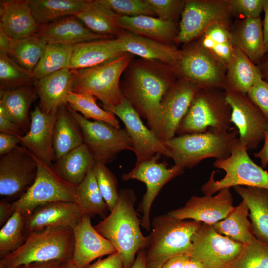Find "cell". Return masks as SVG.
<instances>
[{"label":"cell","instance_id":"cell-1","mask_svg":"<svg viewBox=\"0 0 268 268\" xmlns=\"http://www.w3.org/2000/svg\"><path fill=\"white\" fill-rule=\"evenodd\" d=\"M126 70L120 83L124 97L161 139V102L177 80L173 67L157 61L132 59Z\"/></svg>","mask_w":268,"mask_h":268},{"label":"cell","instance_id":"cell-2","mask_svg":"<svg viewBox=\"0 0 268 268\" xmlns=\"http://www.w3.org/2000/svg\"><path fill=\"white\" fill-rule=\"evenodd\" d=\"M134 191L123 189L119 192L116 204L110 214L95 225V229L108 239L120 255L124 268H130L137 254L147 244V236L140 229L141 219L134 209Z\"/></svg>","mask_w":268,"mask_h":268},{"label":"cell","instance_id":"cell-3","mask_svg":"<svg viewBox=\"0 0 268 268\" xmlns=\"http://www.w3.org/2000/svg\"><path fill=\"white\" fill-rule=\"evenodd\" d=\"M201 224L192 220L178 219L168 213L155 217L144 249L146 268H161L174 257L188 256L192 238Z\"/></svg>","mask_w":268,"mask_h":268},{"label":"cell","instance_id":"cell-4","mask_svg":"<svg viewBox=\"0 0 268 268\" xmlns=\"http://www.w3.org/2000/svg\"><path fill=\"white\" fill-rule=\"evenodd\" d=\"M238 136L235 127L228 131L210 128L204 132L174 136L164 142L174 165L191 168L205 159L228 158Z\"/></svg>","mask_w":268,"mask_h":268},{"label":"cell","instance_id":"cell-5","mask_svg":"<svg viewBox=\"0 0 268 268\" xmlns=\"http://www.w3.org/2000/svg\"><path fill=\"white\" fill-rule=\"evenodd\" d=\"M74 243L70 227L30 233L21 247L0 259V268H16L34 262L66 261L73 258Z\"/></svg>","mask_w":268,"mask_h":268},{"label":"cell","instance_id":"cell-6","mask_svg":"<svg viewBox=\"0 0 268 268\" xmlns=\"http://www.w3.org/2000/svg\"><path fill=\"white\" fill-rule=\"evenodd\" d=\"M133 55L125 53L93 67L73 70L75 77L72 91L93 95L109 111L124 97L120 88V78Z\"/></svg>","mask_w":268,"mask_h":268},{"label":"cell","instance_id":"cell-7","mask_svg":"<svg viewBox=\"0 0 268 268\" xmlns=\"http://www.w3.org/2000/svg\"><path fill=\"white\" fill-rule=\"evenodd\" d=\"M231 109L225 92L199 88L176 132L179 135L204 132L210 128L228 131L232 128Z\"/></svg>","mask_w":268,"mask_h":268},{"label":"cell","instance_id":"cell-8","mask_svg":"<svg viewBox=\"0 0 268 268\" xmlns=\"http://www.w3.org/2000/svg\"><path fill=\"white\" fill-rule=\"evenodd\" d=\"M247 151L238 138L232 145L230 155L215 160L214 166L224 170L225 174L216 180L215 171L212 172L201 188L204 195H213L222 189L237 186L268 189V172L253 162Z\"/></svg>","mask_w":268,"mask_h":268},{"label":"cell","instance_id":"cell-9","mask_svg":"<svg viewBox=\"0 0 268 268\" xmlns=\"http://www.w3.org/2000/svg\"><path fill=\"white\" fill-rule=\"evenodd\" d=\"M32 155L37 165L36 179L22 196L12 202L13 209L27 216L47 203L67 201L78 203L77 186L64 180L53 165H49Z\"/></svg>","mask_w":268,"mask_h":268},{"label":"cell","instance_id":"cell-10","mask_svg":"<svg viewBox=\"0 0 268 268\" xmlns=\"http://www.w3.org/2000/svg\"><path fill=\"white\" fill-rule=\"evenodd\" d=\"M172 67L179 78L200 88H225L226 66L200 41L181 50Z\"/></svg>","mask_w":268,"mask_h":268},{"label":"cell","instance_id":"cell-11","mask_svg":"<svg viewBox=\"0 0 268 268\" xmlns=\"http://www.w3.org/2000/svg\"><path fill=\"white\" fill-rule=\"evenodd\" d=\"M67 107L80 129L83 143L95 162L106 164L121 151H133L132 140L125 129L117 128L103 121L87 119L67 104Z\"/></svg>","mask_w":268,"mask_h":268},{"label":"cell","instance_id":"cell-12","mask_svg":"<svg viewBox=\"0 0 268 268\" xmlns=\"http://www.w3.org/2000/svg\"><path fill=\"white\" fill-rule=\"evenodd\" d=\"M188 256L205 268H235L245 245L220 234L212 225L202 223L194 234Z\"/></svg>","mask_w":268,"mask_h":268},{"label":"cell","instance_id":"cell-13","mask_svg":"<svg viewBox=\"0 0 268 268\" xmlns=\"http://www.w3.org/2000/svg\"><path fill=\"white\" fill-rule=\"evenodd\" d=\"M230 14L228 0H186L178 33L174 41L187 44L201 36L214 24L228 26Z\"/></svg>","mask_w":268,"mask_h":268},{"label":"cell","instance_id":"cell-14","mask_svg":"<svg viewBox=\"0 0 268 268\" xmlns=\"http://www.w3.org/2000/svg\"><path fill=\"white\" fill-rule=\"evenodd\" d=\"M160 157L156 155L150 159L136 163L132 170L122 176L124 181L135 179L146 185V191L138 210L142 214L141 225L147 231L150 230V210L155 198L164 185L182 174L184 170L176 165L168 168L166 162H159Z\"/></svg>","mask_w":268,"mask_h":268},{"label":"cell","instance_id":"cell-15","mask_svg":"<svg viewBox=\"0 0 268 268\" xmlns=\"http://www.w3.org/2000/svg\"><path fill=\"white\" fill-rule=\"evenodd\" d=\"M231 109V121L239 133V139L247 150L256 149L268 132V120L248 98L246 93L225 90Z\"/></svg>","mask_w":268,"mask_h":268},{"label":"cell","instance_id":"cell-16","mask_svg":"<svg viewBox=\"0 0 268 268\" xmlns=\"http://www.w3.org/2000/svg\"><path fill=\"white\" fill-rule=\"evenodd\" d=\"M37 173L31 152L18 146L0 160V195L18 199L33 184Z\"/></svg>","mask_w":268,"mask_h":268},{"label":"cell","instance_id":"cell-17","mask_svg":"<svg viewBox=\"0 0 268 268\" xmlns=\"http://www.w3.org/2000/svg\"><path fill=\"white\" fill-rule=\"evenodd\" d=\"M109 111L119 117L125 125L132 142L133 151L136 163L150 159L156 155L168 157L164 142L143 123L131 104L125 98L118 105Z\"/></svg>","mask_w":268,"mask_h":268},{"label":"cell","instance_id":"cell-18","mask_svg":"<svg viewBox=\"0 0 268 268\" xmlns=\"http://www.w3.org/2000/svg\"><path fill=\"white\" fill-rule=\"evenodd\" d=\"M234 207L230 188H225L215 195L193 196L183 206L168 214L178 219H190L213 225L224 219Z\"/></svg>","mask_w":268,"mask_h":268},{"label":"cell","instance_id":"cell-19","mask_svg":"<svg viewBox=\"0 0 268 268\" xmlns=\"http://www.w3.org/2000/svg\"><path fill=\"white\" fill-rule=\"evenodd\" d=\"M84 214L79 205L67 201H57L43 204L27 216V234L48 229L73 228Z\"/></svg>","mask_w":268,"mask_h":268},{"label":"cell","instance_id":"cell-20","mask_svg":"<svg viewBox=\"0 0 268 268\" xmlns=\"http://www.w3.org/2000/svg\"><path fill=\"white\" fill-rule=\"evenodd\" d=\"M199 88L179 78L165 93L161 102L162 141L164 142L175 136L181 121Z\"/></svg>","mask_w":268,"mask_h":268},{"label":"cell","instance_id":"cell-21","mask_svg":"<svg viewBox=\"0 0 268 268\" xmlns=\"http://www.w3.org/2000/svg\"><path fill=\"white\" fill-rule=\"evenodd\" d=\"M58 111L51 114L43 112L39 105L30 113L29 129L20 137V144L44 163L53 165V137Z\"/></svg>","mask_w":268,"mask_h":268},{"label":"cell","instance_id":"cell-22","mask_svg":"<svg viewBox=\"0 0 268 268\" xmlns=\"http://www.w3.org/2000/svg\"><path fill=\"white\" fill-rule=\"evenodd\" d=\"M73 231L74 243L72 259L83 268L97 258L117 252L113 244L92 226L91 216L88 214L83 215Z\"/></svg>","mask_w":268,"mask_h":268},{"label":"cell","instance_id":"cell-23","mask_svg":"<svg viewBox=\"0 0 268 268\" xmlns=\"http://www.w3.org/2000/svg\"><path fill=\"white\" fill-rule=\"evenodd\" d=\"M74 77L72 69L65 68L33 81L43 112L51 114L67 104Z\"/></svg>","mask_w":268,"mask_h":268},{"label":"cell","instance_id":"cell-24","mask_svg":"<svg viewBox=\"0 0 268 268\" xmlns=\"http://www.w3.org/2000/svg\"><path fill=\"white\" fill-rule=\"evenodd\" d=\"M122 51L142 59L157 61L174 66L181 50L175 46L122 29L116 37Z\"/></svg>","mask_w":268,"mask_h":268},{"label":"cell","instance_id":"cell-25","mask_svg":"<svg viewBox=\"0 0 268 268\" xmlns=\"http://www.w3.org/2000/svg\"><path fill=\"white\" fill-rule=\"evenodd\" d=\"M35 35L47 43H59L72 45L91 41L115 38L93 32L74 15L40 26Z\"/></svg>","mask_w":268,"mask_h":268},{"label":"cell","instance_id":"cell-26","mask_svg":"<svg viewBox=\"0 0 268 268\" xmlns=\"http://www.w3.org/2000/svg\"><path fill=\"white\" fill-rule=\"evenodd\" d=\"M0 29L13 40L34 35L40 26L28 0H0Z\"/></svg>","mask_w":268,"mask_h":268},{"label":"cell","instance_id":"cell-27","mask_svg":"<svg viewBox=\"0 0 268 268\" xmlns=\"http://www.w3.org/2000/svg\"><path fill=\"white\" fill-rule=\"evenodd\" d=\"M116 37L73 45L69 69L87 68L124 54Z\"/></svg>","mask_w":268,"mask_h":268},{"label":"cell","instance_id":"cell-28","mask_svg":"<svg viewBox=\"0 0 268 268\" xmlns=\"http://www.w3.org/2000/svg\"><path fill=\"white\" fill-rule=\"evenodd\" d=\"M38 95L31 84L0 90V110L26 133L29 129V109Z\"/></svg>","mask_w":268,"mask_h":268},{"label":"cell","instance_id":"cell-29","mask_svg":"<svg viewBox=\"0 0 268 268\" xmlns=\"http://www.w3.org/2000/svg\"><path fill=\"white\" fill-rule=\"evenodd\" d=\"M263 23L260 17L243 19L230 31L233 46L254 64L260 62L266 53Z\"/></svg>","mask_w":268,"mask_h":268},{"label":"cell","instance_id":"cell-30","mask_svg":"<svg viewBox=\"0 0 268 268\" xmlns=\"http://www.w3.org/2000/svg\"><path fill=\"white\" fill-rule=\"evenodd\" d=\"M233 188L248 207L254 236L268 243V189L241 186Z\"/></svg>","mask_w":268,"mask_h":268},{"label":"cell","instance_id":"cell-31","mask_svg":"<svg viewBox=\"0 0 268 268\" xmlns=\"http://www.w3.org/2000/svg\"><path fill=\"white\" fill-rule=\"evenodd\" d=\"M83 144L81 131L69 111L67 104L61 107L55 121L53 137V159L56 161Z\"/></svg>","mask_w":268,"mask_h":268},{"label":"cell","instance_id":"cell-32","mask_svg":"<svg viewBox=\"0 0 268 268\" xmlns=\"http://www.w3.org/2000/svg\"><path fill=\"white\" fill-rule=\"evenodd\" d=\"M119 24L123 29L166 44L174 41L179 31L176 23L150 16H120Z\"/></svg>","mask_w":268,"mask_h":268},{"label":"cell","instance_id":"cell-33","mask_svg":"<svg viewBox=\"0 0 268 268\" xmlns=\"http://www.w3.org/2000/svg\"><path fill=\"white\" fill-rule=\"evenodd\" d=\"M226 72L225 89L243 93H247L256 81L262 78L259 67L234 46L226 65Z\"/></svg>","mask_w":268,"mask_h":268},{"label":"cell","instance_id":"cell-34","mask_svg":"<svg viewBox=\"0 0 268 268\" xmlns=\"http://www.w3.org/2000/svg\"><path fill=\"white\" fill-rule=\"evenodd\" d=\"M75 16L90 30L98 34L116 37L123 29L119 24L120 16L99 0H87Z\"/></svg>","mask_w":268,"mask_h":268},{"label":"cell","instance_id":"cell-35","mask_svg":"<svg viewBox=\"0 0 268 268\" xmlns=\"http://www.w3.org/2000/svg\"><path fill=\"white\" fill-rule=\"evenodd\" d=\"M95 161L83 143L56 160L53 167L66 181L78 185L93 169Z\"/></svg>","mask_w":268,"mask_h":268},{"label":"cell","instance_id":"cell-36","mask_svg":"<svg viewBox=\"0 0 268 268\" xmlns=\"http://www.w3.org/2000/svg\"><path fill=\"white\" fill-rule=\"evenodd\" d=\"M249 216L248 207L242 201L224 219L212 226L220 234L246 245L255 237Z\"/></svg>","mask_w":268,"mask_h":268},{"label":"cell","instance_id":"cell-37","mask_svg":"<svg viewBox=\"0 0 268 268\" xmlns=\"http://www.w3.org/2000/svg\"><path fill=\"white\" fill-rule=\"evenodd\" d=\"M32 13L40 25L75 16L87 0H28Z\"/></svg>","mask_w":268,"mask_h":268},{"label":"cell","instance_id":"cell-38","mask_svg":"<svg viewBox=\"0 0 268 268\" xmlns=\"http://www.w3.org/2000/svg\"><path fill=\"white\" fill-rule=\"evenodd\" d=\"M73 45L59 43H47L45 51L33 70L34 81L70 66Z\"/></svg>","mask_w":268,"mask_h":268},{"label":"cell","instance_id":"cell-39","mask_svg":"<svg viewBox=\"0 0 268 268\" xmlns=\"http://www.w3.org/2000/svg\"><path fill=\"white\" fill-rule=\"evenodd\" d=\"M47 44L35 34L13 40L8 55L22 67L33 72L43 56Z\"/></svg>","mask_w":268,"mask_h":268},{"label":"cell","instance_id":"cell-40","mask_svg":"<svg viewBox=\"0 0 268 268\" xmlns=\"http://www.w3.org/2000/svg\"><path fill=\"white\" fill-rule=\"evenodd\" d=\"M78 204L90 216H107L108 207L99 189L93 169L77 186Z\"/></svg>","mask_w":268,"mask_h":268},{"label":"cell","instance_id":"cell-41","mask_svg":"<svg viewBox=\"0 0 268 268\" xmlns=\"http://www.w3.org/2000/svg\"><path fill=\"white\" fill-rule=\"evenodd\" d=\"M201 36L200 42L201 45L226 66L234 48L228 26L214 24Z\"/></svg>","mask_w":268,"mask_h":268},{"label":"cell","instance_id":"cell-42","mask_svg":"<svg viewBox=\"0 0 268 268\" xmlns=\"http://www.w3.org/2000/svg\"><path fill=\"white\" fill-rule=\"evenodd\" d=\"M97 99L92 95L70 92L67 97V104L73 111L87 119L103 121L120 128L116 116L111 112L103 109L96 103Z\"/></svg>","mask_w":268,"mask_h":268},{"label":"cell","instance_id":"cell-43","mask_svg":"<svg viewBox=\"0 0 268 268\" xmlns=\"http://www.w3.org/2000/svg\"><path fill=\"white\" fill-rule=\"evenodd\" d=\"M27 216L15 210L0 230V259L16 251L27 236L25 229Z\"/></svg>","mask_w":268,"mask_h":268},{"label":"cell","instance_id":"cell-44","mask_svg":"<svg viewBox=\"0 0 268 268\" xmlns=\"http://www.w3.org/2000/svg\"><path fill=\"white\" fill-rule=\"evenodd\" d=\"M32 72L20 66L8 54L0 53V89H10L31 84Z\"/></svg>","mask_w":268,"mask_h":268},{"label":"cell","instance_id":"cell-45","mask_svg":"<svg viewBox=\"0 0 268 268\" xmlns=\"http://www.w3.org/2000/svg\"><path fill=\"white\" fill-rule=\"evenodd\" d=\"M93 170L100 192L111 211L119 196L117 180L105 164L100 162H95Z\"/></svg>","mask_w":268,"mask_h":268},{"label":"cell","instance_id":"cell-46","mask_svg":"<svg viewBox=\"0 0 268 268\" xmlns=\"http://www.w3.org/2000/svg\"><path fill=\"white\" fill-rule=\"evenodd\" d=\"M235 268H268V243L255 237L245 245Z\"/></svg>","mask_w":268,"mask_h":268},{"label":"cell","instance_id":"cell-47","mask_svg":"<svg viewBox=\"0 0 268 268\" xmlns=\"http://www.w3.org/2000/svg\"><path fill=\"white\" fill-rule=\"evenodd\" d=\"M120 16L136 17L156 15L145 0H99Z\"/></svg>","mask_w":268,"mask_h":268},{"label":"cell","instance_id":"cell-48","mask_svg":"<svg viewBox=\"0 0 268 268\" xmlns=\"http://www.w3.org/2000/svg\"><path fill=\"white\" fill-rule=\"evenodd\" d=\"M158 18L175 23L185 6L186 0H145Z\"/></svg>","mask_w":268,"mask_h":268},{"label":"cell","instance_id":"cell-49","mask_svg":"<svg viewBox=\"0 0 268 268\" xmlns=\"http://www.w3.org/2000/svg\"><path fill=\"white\" fill-rule=\"evenodd\" d=\"M264 0H228L231 13L246 18H256L263 10Z\"/></svg>","mask_w":268,"mask_h":268},{"label":"cell","instance_id":"cell-50","mask_svg":"<svg viewBox=\"0 0 268 268\" xmlns=\"http://www.w3.org/2000/svg\"><path fill=\"white\" fill-rule=\"evenodd\" d=\"M248 98L268 120V82L263 79L256 81L246 93Z\"/></svg>","mask_w":268,"mask_h":268},{"label":"cell","instance_id":"cell-51","mask_svg":"<svg viewBox=\"0 0 268 268\" xmlns=\"http://www.w3.org/2000/svg\"><path fill=\"white\" fill-rule=\"evenodd\" d=\"M84 268H124L122 259L117 252L109 255L104 259L99 258Z\"/></svg>","mask_w":268,"mask_h":268},{"label":"cell","instance_id":"cell-52","mask_svg":"<svg viewBox=\"0 0 268 268\" xmlns=\"http://www.w3.org/2000/svg\"><path fill=\"white\" fill-rule=\"evenodd\" d=\"M20 137L16 135L0 133V155L4 156L13 151L20 144Z\"/></svg>","mask_w":268,"mask_h":268},{"label":"cell","instance_id":"cell-53","mask_svg":"<svg viewBox=\"0 0 268 268\" xmlns=\"http://www.w3.org/2000/svg\"><path fill=\"white\" fill-rule=\"evenodd\" d=\"M0 132L21 137L25 134L16 123L9 119L0 110Z\"/></svg>","mask_w":268,"mask_h":268},{"label":"cell","instance_id":"cell-54","mask_svg":"<svg viewBox=\"0 0 268 268\" xmlns=\"http://www.w3.org/2000/svg\"><path fill=\"white\" fill-rule=\"evenodd\" d=\"M15 210L12 207V202L6 199L0 201V226L2 227L12 216Z\"/></svg>","mask_w":268,"mask_h":268},{"label":"cell","instance_id":"cell-55","mask_svg":"<svg viewBox=\"0 0 268 268\" xmlns=\"http://www.w3.org/2000/svg\"><path fill=\"white\" fill-rule=\"evenodd\" d=\"M63 262L59 261L34 262L22 265L16 268H61Z\"/></svg>","mask_w":268,"mask_h":268},{"label":"cell","instance_id":"cell-56","mask_svg":"<svg viewBox=\"0 0 268 268\" xmlns=\"http://www.w3.org/2000/svg\"><path fill=\"white\" fill-rule=\"evenodd\" d=\"M256 158L260 159L261 167L265 169L268 164V132L264 139L263 147L258 152L254 153Z\"/></svg>","mask_w":268,"mask_h":268},{"label":"cell","instance_id":"cell-57","mask_svg":"<svg viewBox=\"0 0 268 268\" xmlns=\"http://www.w3.org/2000/svg\"><path fill=\"white\" fill-rule=\"evenodd\" d=\"M189 257L187 255L174 257L166 262L161 268H183L185 261Z\"/></svg>","mask_w":268,"mask_h":268},{"label":"cell","instance_id":"cell-58","mask_svg":"<svg viewBox=\"0 0 268 268\" xmlns=\"http://www.w3.org/2000/svg\"><path fill=\"white\" fill-rule=\"evenodd\" d=\"M13 40L0 29V53L9 54Z\"/></svg>","mask_w":268,"mask_h":268},{"label":"cell","instance_id":"cell-59","mask_svg":"<svg viewBox=\"0 0 268 268\" xmlns=\"http://www.w3.org/2000/svg\"><path fill=\"white\" fill-rule=\"evenodd\" d=\"M263 10L265 17L263 23V31L266 53H268V0H264Z\"/></svg>","mask_w":268,"mask_h":268},{"label":"cell","instance_id":"cell-60","mask_svg":"<svg viewBox=\"0 0 268 268\" xmlns=\"http://www.w3.org/2000/svg\"><path fill=\"white\" fill-rule=\"evenodd\" d=\"M130 268H146L144 249L138 252L134 262Z\"/></svg>","mask_w":268,"mask_h":268},{"label":"cell","instance_id":"cell-61","mask_svg":"<svg viewBox=\"0 0 268 268\" xmlns=\"http://www.w3.org/2000/svg\"><path fill=\"white\" fill-rule=\"evenodd\" d=\"M183 268H205L200 262L192 259L190 257L185 261Z\"/></svg>","mask_w":268,"mask_h":268},{"label":"cell","instance_id":"cell-62","mask_svg":"<svg viewBox=\"0 0 268 268\" xmlns=\"http://www.w3.org/2000/svg\"><path fill=\"white\" fill-rule=\"evenodd\" d=\"M258 67L261 72L262 78H264L265 80L268 82V57Z\"/></svg>","mask_w":268,"mask_h":268},{"label":"cell","instance_id":"cell-63","mask_svg":"<svg viewBox=\"0 0 268 268\" xmlns=\"http://www.w3.org/2000/svg\"><path fill=\"white\" fill-rule=\"evenodd\" d=\"M61 268H84L76 263L73 259L67 260L62 264Z\"/></svg>","mask_w":268,"mask_h":268}]
</instances>
